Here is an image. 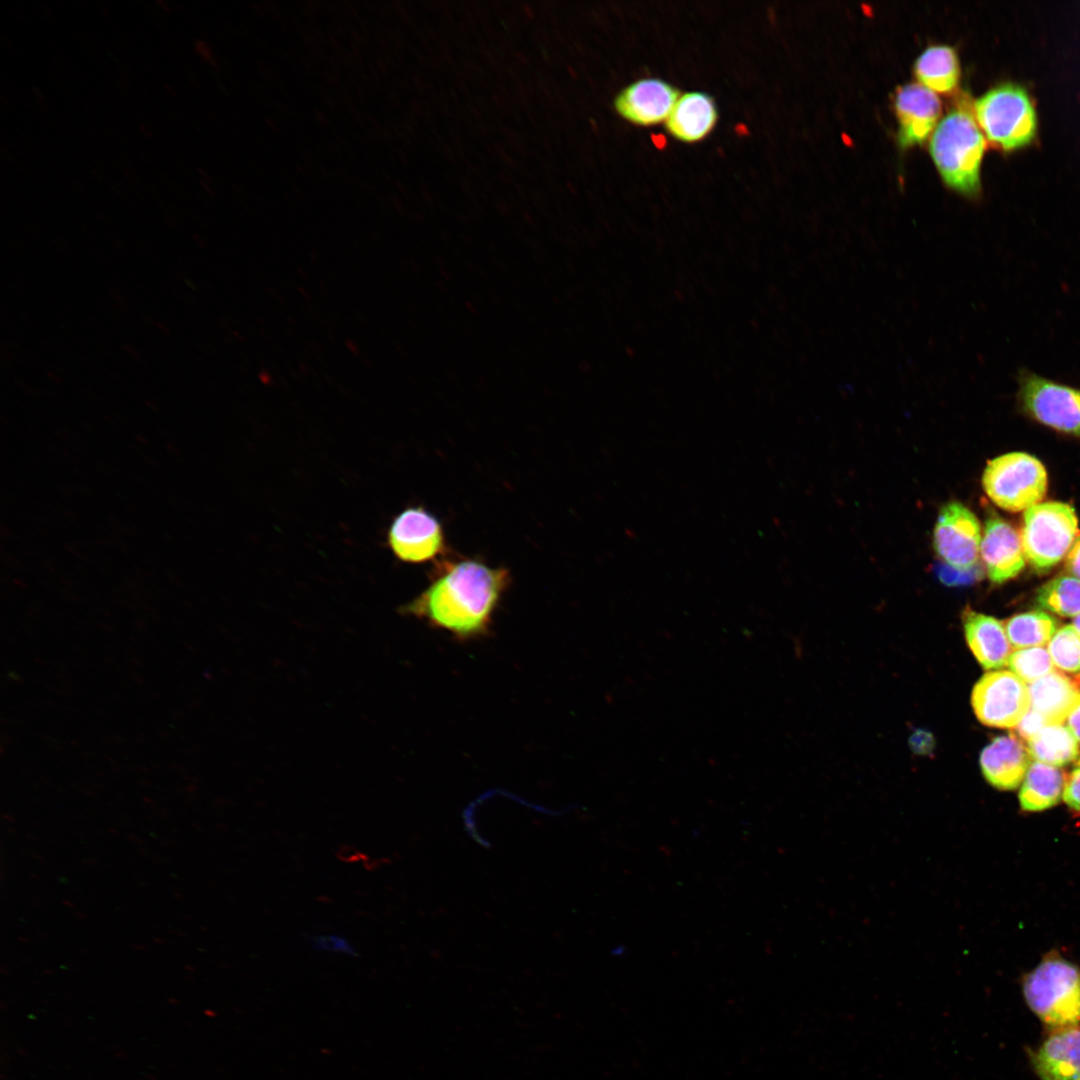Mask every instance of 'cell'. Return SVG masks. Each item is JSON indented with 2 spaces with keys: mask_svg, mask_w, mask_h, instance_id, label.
<instances>
[{
  "mask_svg": "<svg viewBox=\"0 0 1080 1080\" xmlns=\"http://www.w3.org/2000/svg\"><path fill=\"white\" fill-rule=\"evenodd\" d=\"M510 584L511 573L505 567L445 556L437 560L427 587L401 610L457 641L479 640L491 632Z\"/></svg>",
  "mask_w": 1080,
  "mask_h": 1080,
  "instance_id": "obj_1",
  "label": "cell"
},
{
  "mask_svg": "<svg viewBox=\"0 0 1080 1080\" xmlns=\"http://www.w3.org/2000/svg\"><path fill=\"white\" fill-rule=\"evenodd\" d=\"M986 146L987 140L974 114L969 108L960 106L937 124L929 148L945 184L968 198H977Z\"/></svg>",
  "mask_w": 1080,
  "mask_h": 1080,
  "instance_id": "obj_2",
  "label": "cell"
},
{
  "mask_svg": "<svg viewBox=\"0 0 1080 1080\" xmlns=\"http://www.w3.org/2000/svg\"><path fill=\"white\" fill-rule=\"evenodd\" d=\"M973 111L986 140L1002 152L1026 148L1036 138L1035 102L1018 83L1004 82L989 89L975 100Z\"/></svg>",
  "mask_w": 1080,
  "mask_h": 1080,
  "instance_id": "obj_3",
  "label": "cell"
},
{
  "mask_svg": "<svg viewBox=\"0 0 1080 1080\" xmlns=\"http://www.w3.org/2000/svg\"><path fill=\"white\" fill-rule=\"evenodd\" d=\"M1022 992L1045 1031L1080 1025V968L1074 963L1047 956L1024 976Z\"/></svg>",
  "mask_w": 1080,
  "mask_h": 1080,
  "instance_id": "obj_4",
  "label": "cell"
},
{
  "mask_svg": "<svg viewBox=\"0 0 1080 1080\" xmlns=\"http://www.w3.org/2000/svg\"><path fill=\"white\" fill-rule=\"evenodd\" d=\"M1020 536L1026 561L1037 573H1046L1080 536L1075 510L1062 502L1038 503L1025 511Z\"/></svg>",
  "mask_w": 1080,
  "mask_h": 1080,
  "instance_id": "obj_5",
  "label": "cell"
},
{
  "mask_svg": "<svg viewBox=\"0 0 1080 1080\" xmlns=\"http://www.w3.org/2000/svg\"><path fill=\"white\" fill-rule=\"evenodd\" d=\"M982 483L988 497L1000 508L1026 511L1044 498L1047 473L1035 457L1013 452L990 460Z\"/></svg>",
  "mask_w": 1080,
  "mask_h": 1080,
  "instance_id": "obj_6",
  "label": "cell"
},
{
  "mask_svg": "<svg viewBox=\"0 0 1080 1080\" xmlns=\"http://www.w3.org/2000/svg\"><path fill=\"white\" fill-rule=\"evenodd\" d=\"M1019 409L1035 421L1080 438V388L1027 368L1016 375Z\"/></svg>",
  "mask_w": 1080,
  "mask_h": 1080,
  "instance_id": "obj_7",
  "label": "cell"
},
{
  "mask_svg": "<svg viewBox=\"0 0 1080 1080\" xmlns=\"http://www.w3.org/2000/svg\"><path fill=\"white\" fill-rule=\"evenodd\" d=\"M971 703L982 724L1012 729L1030 710L1028 686L1011 671H990L975 684Z\"/></svg>",
  "mask_w": 1080,
  "mask_h": 1080,
  "instance_id": "obj_8",
  "label": "cell"
},
{
  "mask_svg": "<svg viewBox=\"0 0 1080 1080\" xmlns=\"http://www.w3.org/2000/svg\"><path fill=\"white\" fill-rule=\"evenodd\" d=\"M387 542L397 559L410 564L439 560L448 550L441 522L423 506L400 512L389 527Z\"/></svg>",
  "mask_w": 1080,
  "mask_h": 1080,
  "instance_id": "obj_9",
  "label": "cell"
},
{
  "mask_svg": "<svg viewBox=\"0 0 1080 1080\" xmlns=\"http://www.w3.org/2000/svg\"><path fill=\"white\" fill-rule=\"evenodd\" d=\"M981 530L976 516L963 504H945L937 517L933 546L943 563L961 570L978 565Z\"/></svg>",
  "mask_w": 1080,
  "mask_h": 1080,
  "instance_id": "obj_10",
  "label": "cell"
},
{
  "mask_svg": "<svg viewBox=\"0 0 1080 1080\" xmlns=\"http://www.w3.org/2000/svg\"><path fill=\"white\" fill-rule=\"evenodd\" d=\"M681 93L660 78L638 79L624 87L614 99L617 114L640 127L666 122Z\"/></svg>",
  "mask_w": 1080,
  "mask_h": 1080,
  "instance_id": "obj_11",
  "label": "cell"
},
{
  "mask_svg": "<svg viewBox=\"0 0 1080 1080\" xmlns=\"http://www.w3.org/2000/svg\"><path fill=\"white\" fill-rule=\"evenodd\" d=\"M1028 1059L1039 1080H1080V1025L1046 1031Z\"/></svg>",
  "mask_w": 1080,
  "mask_h": 1080,
  "instance_id": "obj_12",
  "label": "cell"
},
{
  "mask_svg": "<svg viewBox=\"0 0 1080 1080\" xmlns=\"http://www.w3.org/2000/svg\"><path fill=\"white\" fill-rule=\"evenodd\" d=\"M898 141L903 147L923 143L932 135L941 115V102L932 90L918 83L899 87L894 97Z\"/></svg>",
  "mask_w": 1080,
  "mask_h": 1080,
  "instance_id": "obj_13",
  "label": "cell"
},
{
  "mask_svg": "<svg viewBox=\"0 0 1080 1080\" xmlns=\"http://www.w3.org/2000/svg\"><path fill=\"white\" fill-rule=\"evenodd\" d=\"M980 556L987 576L997 584L1016 577L1026 561L1020 534L995 514H991L985 523Z\"/></svg>",
  "mask_w": 1080,
  "mask_h": 1080,
  "instance_id": "obj_14",
  "label": "cell"
},
{
  "mask_svg": "<svg viewBox=\"0 0 1080 1080\" xmlns=\"http://www.w3.org/2000/svg\"><path fill=\"white\" fill-rule=\"evenodd\" d=\"M1032 758L1027 746L1015 734L992 740L980 754L986 781L999 790H1014L1023 781Z\"/></svg>",
  "mask_w": 1080,
  "mask_h": 1080,
  "instance_id": "obj_15",
  "label": "cell"
},
{
  "mask_svg": "<svg viewBox=\"0 0 1080 1080\" xmlns=\"http://www.w3.org/2000/svg\"><path fill=\"white\" fill-rule=\"evenodd\" d=\"M718 119V107L710 94L689 91L678 98L665 122V128L677 141L694 144L712 133Z\"/></svg>",
  "mask_w": 1080,
  "mask_h": 1080,
  "instance_id": "obj_16",
  "label": "cell"
},
{
  "mask_svg": "<svg viewBox=\"0 0 1080 1080\" xmlns=\"http://www.w3.org/2000/svg\"><path fill=\"white\" fill-rule=\"evenodd\" d=\"M962 622L967 644L984 669L1007 665L1013 650L1002 622L969 607L962 613Z\"/></svg>",
  "mask_w": 1080,
  "mask_h": 1080,
  "instance_id": "obj_17",
  "label": "cell"
},
{
  "mask_svg": "<svg viewBox=\"0 0 1080 1080\" xmlns=\"http://www.w3.org/2000/svg\"><path fill=\"white\" fill-rule=\"evenodd\" d=\"M1030 708L1047 724H1063L1080 697V685L1059 671H1052L1028 685Z\"/></svg>",
  "mask_w": 1080,
  "mask_h": 1080,
  "instance_id": "obj_18",
  "label": "cell"
},
{
  "mask_svg": "<svg viewBox=\"0 0 1080 1080\" xmlns=\"http://www.w3.org/2000/svg\"><path fill=\"white\" fill-rule=\"evenodd\" d=\"M1066 776L1058 767L1033 760L1028 767L1019 791V803L1024 811L1049 809L1060 801Z\"/></svg>",
  "mask_w": 1080,
  "mask_h": 1080,
  "instance_id": "obj_19",
  "label": "cell"
},
{
  "mask_svg": "<svg viewBox=\"0 0 1080 1080\" xmlns=\"http://www.w3.org/2000/svg\"><path fill=\"white\" fill-rule=\"evenodd\" d=\"M914 73L920 84L933 92H951L960 78L957 53L947 45L930 46L916 59Z\"/></svg>",
  "mask_w": 1080,
  "mask_h": 1080,
  "instance_id": "obj_20",
  "label": "cell"
},
{
  "mask_svg": "<svg viewBox=\"0 0 1080 1080\" xmlns=\"http://www.w3.org/2000/svg\"><path fill=\"white\" fill-rule=\"evenodd\" d=\"M1031 758L1061 767L1076 760L1080 749L1077 739L1064 724H1048L1027 741Z\"/></svg>",
  "mask_w": 1080,
  "mask_h": 1080,
  "instance_id": "obj_21",
  "label": "cell"
},
{
  "mask_svg": "<svg viewBox=\"0 0 1080 1080\" xmlns=\"http://www.w3.org/2000/svg\"><path fill=\"white\" fill-rule=\"evenodd\" d=\"M1004 628L1012 648L1042 647L1058 630V621L1044 611H1029L1007 619Z\"/></svg>",
  "mask_w": 1080,
  "mask_h": 1080,
  "instance_id": "obj_22",
  "label": "cell"
},
{
  "mask_svg": "<svg viewBox=\"0 0 1080 1080\" xmlns=\"http://www.w3.org/2000/svg\"><path fill=\"white\" fill-rule=\"evenodd\" d=\"M1035 600L1051 613L1076 617L1080 614V580L1072 576L1054 578L1039 588Z\"/></svg>",
  "mask_w": 1080,
  "mask_h": 1080,
  "instance_id": "obj_23",
  "label": "cell"
},
{
  "mask_svg": "<svg viewBox=\"0 0 1080 1080\" xmlns=\"http://www.w3.org/2000/svg\"><path fill=\"white\" fill-rule=\"evenodd\" d=\"M1007 666L1025 683H1032L1054 670L1046 648L1030 647L1012 651Z\"/></svg>",
  "mask_w": 1080,
  "mask_h": 1080,
  "instance_id": "obj_24",
  "label": "cell"
},
{
  "mask_svg": "<svg viewBox=\"0 0 1080 1080\" xmlns=\"http://www.w3.org/2000/svg\"><path fill=\"white\" fill-rule=\"evenodd\" d=\"M1047 650L1059 671L1080 674V636L1072 625L1058 629L1049 641Z\"/></svg>",
  "mask_w": 1080,
  "mask_h": 1080,
  "instance_id": "obj_25",
  "label": "cell"
},
{
  "mask_svg": "<svg viewBox=\"0 0 1080 1080\" xmlns=\"http://www.w3.org/2000/svg\"><path fill=\"white\" fill-rule=\"evenodd\" d=\"M935 573L942 583L950 586H959L972 584L980 580L984 571L979 564L969 570H961L945 563H941L936 565Z\"/></svg>",
  "mask_w": 1080,
  "mask_h": 1080,
  "instance_id": "obj_26",
  "label": "cell"
},
{
  "mask_svg": "<svg viewBox=\"0 0 1080 1080\" xmlns=\"http://www.w3.org/2000/svg\"><path fill=\"white\" fill-rule=\"evenodd\" d=\"M307 941L316 950L341 953L349 956L358 955L355 946L348 939L340 935H309L307 936Z\"/></svg>",
  "mask_w": 1080,
  "mask_h": 1080,
  "instance_id": "obj_27",
  "label": "cell"
},
{
  "mask_svg": "<svg viewBox=\"0 0 1080 1080\" xmlns=\"http://www.w3.org/2000/svg\"><path fill=\"white\" fill-rule=\"evenodd\" d=\"M1062 798L1070 808L1080 811V759L1066 776Z\"/></svg>",
  "mask_w": 1080,
  "mask_h": 1080,
  "instance_id": "obj_28",
  "label": "cell"
},
{
  "mask_svg": "<svg viewBox=\"0 0 1080 1080\" xmlns=\"http://www.w3.org/2000/svg\"><path fill=\"white\" fill-rule=\"evenodd\" d=\"M1046 725L1048 724L1043 717L1030 708L1020 723L1014 728L1016 731L1015 735L1022 741L1025 740L1027 742Z\"/></svg>",
  "mask_w": 1080,
  "mask_h": 1080,
  "instance_id": "obj_29",
  "label": "cell"
},
{
  "mask_svg": "<svg viewBox=\"0 0 1080 1080\" xmlns=\"http://www.w3.org/2000/svg\"><path fill=\"white\" fill-rule=\"evenodd\" d=\"M1065 567L1070 576L1080 580V536L1066 555Z\"/></svg>",
  "mask_w": 1080,
  "mask_h": 1080,
  "instance_id": "obj_30",
  "label": "cell"
},
{
  "mask_svg": "<svg viewBox=\"0 0 1080 1080\" xmlns=\"http://www.w3.org/2000/svg\"><path fill=\"white\" fill-rule=\"evenodd\" d=\"M1066 726L1080 742V697L1066 719Z\"/></svg>",
  "mask_w": 1080,
  "mask_h": 1080,
  "instance_id": "obj_31",
  "label": "cell"
},
{
  "mask_svg": "<svg viewBox=\"0 0 1080 1080\" xmlns=\"http://www.w3.org/2000/svg\"><path fill=\"white\" fill-rule=\"evenodd\" d=\"M195 51L201 58L206 60H208L211 56L210 50L207 48L206 44L202 40H198L195 43Z\"/></svg>",
  "mask_w": 1080,
  "mask_h": 1080,
  "instance_id": "obj_32",
  "label": "cell"
},
{
  "mask_svg": "<svg viewBox=\"0 0 1080 1080\" xmlns=\"http://www.w3.org/2000/svg\"><path fill=\"white\" fill-rule=\"evenodd\" d=\"M1071 625L1080 636V614L1074 617Z\"/></svg>",
  "mask_w": 1080,
  "mask_h": 1080,
  "instance_id": "obj_33",
  "label": "cell"
},
{
  "mask_svg": "<svg viewBox=\"0 0 1080 1080\" xmlns=\"http://www.w3.org/2000/svg\"><path fill=\"white\" fill-rule=\"evenodd\" d=\"M1077 681H1078V680H1077ZM1078 683H1079V685H1080V681H1078Z\"/></svg>",
  "mask_w": 1080,
  "mask_h": 1080,
  "instance_id": "obj_34",
  "label": "cell"
}]
</instances>
